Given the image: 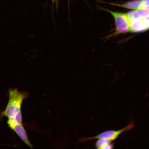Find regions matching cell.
<instances>
[{
	"label": "cell",
	"mask_w": 149,
	"mask_h": 149,
	"mask_svg": "<svg viewBox=\"0 0 149 149\" xmlns=\"http://www.w3.org/2000/svg\"><path fill=\"white\" fill-rule=\"evenodd\" d=\"M9 127L15 132L17 134L26 144L28 145L30 148H33L32 145L30 142L28 138L26 132L22 124H16Z\"/></svg>",
	"instance_id": "obj_4"
},
{
	"label": "cell",
	"mask_w": 149,
	"mask_h": 149,
	"mask_svg": "<svg viewBox=\"0 0 149 149\" xmlns=\"http://www.w3.org/2000/svg\"><path fill=\"white\" fill-rule=\"evenodd\" d=\"M135 126V124L133 122H130L127 126L124 128L118 130H108L102 132L97 136L91 137L83 139L81 141H88L93 139H106L110 140L112 141L116 139L121 134L124 132L131 130Z\"/></svg>",
	"instance_id": "obj_2"
},
{
	"label": "cell",
	"mask_w": 149,
	"mask_h": 149,
	"mask_svg": "<svg viewBox=\"0 0 149 149\" xmlns=\"http://www.w3.org/2000/svg\"><path fill=\"white\" fill-rule=\"evenodd\" d=\"M148 30L142 18L130 22V31L133 33L143 32Z\"/></svg>",
	"instance_id": "obj_5"
},
{
	"label": "cell",
	"mask_w": 149,
	"mask_h": 149,
	"mask_svg": "<svg viewBox=\"0 0 149 149\" xmlns=\"http://www.w3.org/2000/svg\"><path fill=\"white\" fill-rule=\"evenodd\" d=\"M52 1V2H53V3H54V2L55 1V0H51Z\"/></svg>",
	"instance_id": "obj_10"
},
{
	"label": "cell",
	"mask_w": 149,
	"mask_h": 149,
	"mask_svg": "<svg viewBox=\"0 0 149 149\" xmlns=\"http://www.w3.org/2000/svg\"><path fill=\"white\" fill-rule=\"evenodd\" d=\"M27 96V93L20 92L17 89H9L8 103L0 116L6 117L9 118L15 116L21 111L22 103Z\"/></svg>",
	"instance_id": "obj_1"
},
{
	"label": "cell",
	"mask_w": 149,
	"mask_h": 149,
	"mask_svg": "<svg viewBox=\"0 0 149 149\" xmlns=\"http://www.w3.org/2000/svg\"><path fill=\"white\" fill-rule=\"evenodd\" d=\"M141 0H134L128 2L127 3L122 4H113L119 7L123 8L132 9H138L141 4Z\"/></svg>",
	"instance_id": "obj_6"
},
{
	"label": "cell",
	"mask_w": 149,
	"mask_h": 149,
	"mask_svg": "<svg viewBox=\"0 0 149 149\" xmlns=\"http://www.w3.org/2000/svg\"><path fill=\"white\" fill-rule=\"evenodd\" d=\"M112 141L106 139H99L96 143V146L97 149H112L113 146L111 144Z\"/></svg>",
	"instance_id": "obj_7"
},
{
	"label": "cell",
	"mask_w": 149,
	"mask_h": 149,
	"mask_svg": "<svg viewBox=\"0 0 149 149\" xmlns=\"http://www.w3.org/2000/svg\"><path fill=\"white\" fill-rule=\"evenodd\" d=\"M147 6H149V0H141L140 6L139 9Z\"/></svg>",
	"instance_id": "obj_9"
},
{
	"label": "cell",
	"mask_w": 149,
	"mask_h": 149,
	"mask_svg": "<svg viewBox=\"0 0 149 149\" xmlns=\"http://www.w3.org/2000/svg\"><path fill=\"white\" fill-rule=\"evenodd\" d=\"M112 15L115 20L116 32L125 33L130 31V22L126 14L107 10Z\"/></svg>",
	"instance_id": "obj_3"
},
{
	"label": "cell",
	"mask_w": 149,
	"mask_h": 149,
	"mask_svg": "<svg viewBox=\"0 0 149 149\" xmlns=\"http://www.w3.org/2000/svg\"><path fill=\"white\" fill-rule=\"evenodd\" d=\"M22 114L21 111H20L14 116L8 118L7 123L9 127L16 124H22Z\"/></svg>",
	"instance_id": "obj_8"
}]
</instances>
